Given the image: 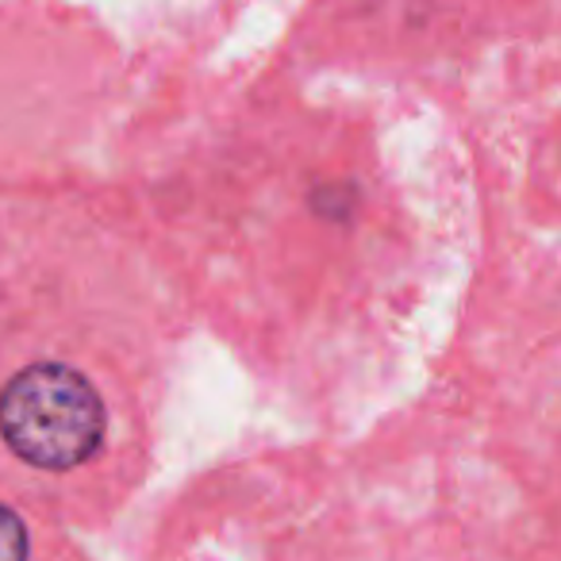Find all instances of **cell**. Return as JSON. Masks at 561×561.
<instances>
[{"label": "cell", "instance_id": "2", "mask_svg": "<svg viewBox=\"0 0 561 561\" xmlns=\"http://www.w3.org/2000/svg\"><path fill=\"white\" fill-rule=\"evenodd\" d=\"M0 561H27V530L12 507L0 504Z\"/></svg>", "mask_w": 561, "mask_h": 561}, {"label": "cell", "instance_id": "1", "mask_svg": "<svg viewBox=\"0 0 561 561\" xmlns=\"http://www.w3.org/2000/svg\"><path fill=\"white\" fill-rule=\"evenodd\" d=\"M101 392L70 366L43 362L16 374L0 392V435L39 469H73L104 438Z\"/></svg>", "mask_w": 561, "mask_h": 561}]
</instances>
